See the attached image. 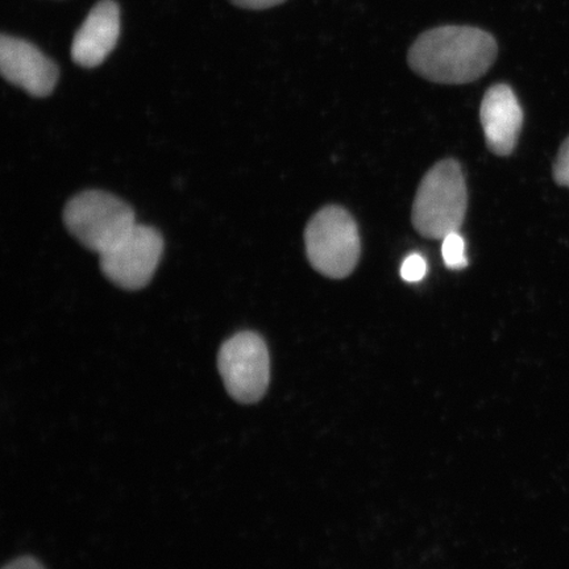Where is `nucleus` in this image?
Returning <instances> with one entry per match:
<instances>
[{"label": "nucleus", "instance_id": "f257e3e1", "mask_svg": "<svg viewBox=\"0 0 569 569\" xmlns=\"http://www.w3.org/2000/svg\"><path fill=\"white\" fill-rule=\"evenodd\" d=\"M497 57L492 34L473 27L446 26L419 36L409 66L431 82L462 84L479 80Z\"/></svg>", "mask_w": 569, "mask_h": 569}, {"label": "nucleus", "instance_id": "f03ea898", "mask_svg": "<svg viewBox=\"0 0 569 569\" xmlns=\"http://www.w3.org/2000/svg\"><path fill=\"white\" fill-rule=\"evenodd\" d=\"M465 174L457 160L439 161L422 178L412 204L411 222L423 238L443 240L459 232L467 212Z\"/></svg>", "mask_w": 569, "mask_h": 569}, {"label": "nucleus", "instance_id": "7ed1b4c3", "mask_svg": "<svg viewBox=\"0 0 569 569\" xmlns=\"http://www.w3.org/2000/svg\"><path fill=\"white\" fill-rule=\"evenodd\" d=\"M305 246L310 264L317 272L327 279H346L360 258L358 224L340 206H326L306 227Z\"/></svg>", "mask_w": 569, "mask_h": 569}, {"label": "nucleus", "instance_id": "20e7f679", "mask_svg": "<svg viewBox=\"0 0 569 569\" xmlns=\"http://www.w3.org/2000/svg\"><path fill=\"white\" fill-rule=\"evenodd\" d=\"M67 229L89 251L102 254L117 246L134 226V212L122 199L101 190L71 198L63 210Z\"/></svg>", "mask_w": 569, "mask_h": 569}, {"label": "nucleus", "instance_id": "39448f33", "mask_svg": "<svg viewBox=\"0 0 569 569\" xmlns=\"http://www.w3.org/2000/svg\"><path fill=\"white\" fill-rule=\"evenodd\" d=\"M218 368L229 395L240 403L259 402L270 380V358L266 340L253 331L227 339L218 353Z\"/></svg>", "mask_w": 569, "mask_h": 569}, {"label": "nucleus", "instance_id": "423d86ee", "mask_svg": "<svg viewBox=\"0 0 569 569\" xmlns=\"http://www.w3.org/2000/svg\"><path fill=\"white\" fill-rule=\"evenodd\" d=\"M162 252L161 233L137 224L117 246L99 254V261L106 279L124 290H140L152 280Z\"/></svg>", "mask_w": 569, "mask_h": 569}, {"label": "nucleus", "instance_id": "0eeeda50", "mask_svg": "<svg viewBox=\"0 0 569 569\" xmlns=\"http://www.w3.org/2000/svg\"><path fill=\"white\" fill-rule=\"evenodd\" d=\"M0 69L6 81L33 97H48L59 81V68L30 42L12 36L0 39Z\"/></svg>", "mask_w": 569, "mask_h": 569}, {"label": "nucleus", "instance_id": "6e6552de", "mask_svg": "<svg viewBox=\"0 0 569 569\" xmlns=\"http://www.w3.org/2000/svg\"><path fill=\"white\" fill-rule=\"evenodd\" d=\"M480 119L487 146L497 156L513 153L522 130L523 111L513 89L493 84L482 98Z\"/></svg>", "mask_w": 569, "mask_h": 569}, {"label": "nucleus", "instance_id": "1a4fd4ad", "mask_svg": "<svg viewBox=\"0 0 569 569\" xmlns=\"http://www.w3.org/2000/svg\"><path fill=\"white\" fill-rule=\"evenodd\" d=\"M119 33V6L112 0H102L77 31L71 44V59L83 68L101 66L116 48Z\"/></svg>", "mask_w": 569, "mask_h": 569}, {"label": "nucleus", "instance_id": "9d476101", "mask_svg": "<svg viewBox=\"0 0 569 569\" xmlns=\"http://www.w3.org/2000/svg\"><path fill=\"white\" fill-rule=\"evenodd\" d=\"M442 256L447 268L459 270L468 266L466 241L459 232L450 233L442 240Z\"/></svg>", "mask_w": 569, "mask_h": 569}, {"label": "nucleus", "instance_id": "9b49d317", "mask_svg": "<svg viewBox=\"0 0 569 569\" xmlns=\"http://www.w3.org/2000/svg\"><path fill=\"white\" fill-rule=\"evenodd\" d=\"M427 262L421 254L412 253L402 262L401 277L407 282H419L425 279Z\"/></svg>", "mask_w": 569, "mask_h": 569}, {"label": "nucleus", "instance_id": "f8f14e48", "mask_svg": "<svg viewBox=\"0 0 569 569\" xmlns=\"http://www.w3.org/2000/svg\"><path fill=\"white\" fill-rule=\"evenodd\" d=\"M553 180L560 187L569 188V138L560 147L557 161L553 163Z\"/></svg>", "mask_w": 569, "mask_h": 569}, {"label": "nucleus", "instance_id": "ddd939ff", "mask_svg": "<svg viewBox=\"0 0 569 569\" xmlns=\"http://www.w3.org/2000/svg\"><path fill=\"white\" fill-rule=\"evenodd\" d=\"M234 6L241 7L247 10H266L270 7L279 6L284 0H230Z\"/></svg>", "mask_w": 569, "mask_h": 569}, {"label": "nucleus", "instance_id": "4468645a", "mask_svg": "<svg viewBox=\"0 0 569 569\" xmlns=\"http://www.w3.org/2000/svg\"><path fill=\"white\" fill-rule=\"evenodd\" d=\"M3 569H46L38 560L31 557L18 558L11 561Z\"/></svg>", "mask_w": 569, "mask_h": 569}]
</instances>
